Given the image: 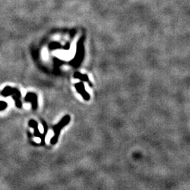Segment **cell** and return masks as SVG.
<instances>
[{
	"instance_id": "7",
	"label": "cell",
	"mask_w": 190,
	"mask_h": 190,
	"mask_svg": "<svg viewBox=\"0 0 190 190\" xmlns=\"http://www.w3.org/2000/svg\"><path fill=\"white\" fill-rule=\"evenodd\" d=\"M73 76H74V78H76V79H79L80 80H81L82 82H86V83L89 84V87H93L92 83H91L90 80H89L88 75H87V74H82L80 72L77 71L74 73Z\"/></svg>"
},
{
	"instance_id": "5",
	"label": "cell",
	"mask_w": 190,
	"mask_h": 190,
	"mask_svg": "<svg viewBox=\"0 0 190 190\" xmlns=\"http://www.w3.org/2000/svg\"><path fill=\"white\" fill-rule=\"evenodd\" d=\"M75 88L77 92L79 93L81 95L82 97H83L85 101H89L90 99V95L88 92H87L86 89H85V85L83 82H80V83H78L75 84Z\"/></svg>"
},
{
	"instance_id": "3",
	"label": "cell",
	"mask_w": 190,
	"mask_h": 190,
	"mask_svg": "<svg viewBox=\"0 0 190 190\" xmlns=\"http://www.w3.org/2000/svg\"><path fill=\"white\" fill-rule=\"evenodd\" d=\"M84 37L80 39L77 44V50L73 59L70 61V64L75 68H78L83 62L84 56H85V46H84Z\"/></svg>"
},
{
	"instance_id": "4",
	"label": "cell",
	"mask_w": 190,
	"mask_h": 190,
	"mask_svg": "<svg viewBox=\"0 0 190 190\" xmlns=\"http://www.w3.org/2000/svg\"><path fill=\"white\" fill-rule=\"evenodd\" d=\"M24 101L27 103H30L33 110H37L38 108V97L34 92H28L24 98Z\"/></svg>"
},
{
	"instance_id": "8",
	"label": "cell",
	"mask_w": 190,
	"mask_h": 190,
	"mask_svg": "<svg viewBox=\"0 0 190 190\" xmlns=\"http://www.w3.org/2000/svg\"><path fill=\"white\" fill-rule=\"evenodd\" d=\"M41 123H42V126H43V130H44V133L41 135V142H40V144L41 146H44V144H45V137H46V133H48V125H47V123H46V121L43 120V119H41Z\"/></svg>"
},
{
	"instance_id": "6",
	"label": "cell",
	"mask_w": 190,
	"mask_h": 190,
	"mask_svg": "<svg viewBox=\"0 0 190 190\" xmlns=\"http://www.w3.org/2000/svg\"><path fill=\"white\" fill-rule=\"evenodd\" d=\"M28 125L30 128H33L34 130V136L35 137H41V133L40 132V130H39V127H38V123H37V121H35L33 119H31V120H29L28 122Z\"/></svg>"
},
{
	"instance_id": "2",
	"label": "cell",
	"mask_w": 190,
	"mask_h": 190,
	"mask_svg": "<svg viewBox=\"0 0 190 190\" xmlns=\"http://www.w3.org/2000/svg\"><path fill=\"white\" fill-rule=\"evenodd\" d=\"M70 116L69 115H66L61 118V120L59 121L57 125H55L53 127L54 130V136L52 137V138L50 140V143L51 145H55L57 143L58 139H59V135H60L61 130L64 128L65 126H66L67 125L70 123Z\"/></svg>"
},
{
	"instance_id": "9",
	"label": "cell",
	"mask_w": 190,
	"mask_h": 190,
	"mask_svg": "<svg viewBox=\"0 0 190 190\" xmlns=\"http://www.w3.org/2000/svg\"><path fill=\"white\" fill-rule=\"evenodd\" d=\"M8 107V104L6 102L0 101V111H2L4 110H5Z\"/></svg>"
},
{
	"instance_id": "1",
	"label": "cell",
	"mask_w": 190,
	"mask_h": 190,
	"mask_svg": "<svg viewBox=\"0 0 190 190\" xmlns=\"http://www.w3.org/2000/svg\"><path fill=\"white\" fill-rule=\"evenodd\" d=\"M1 94L3 96H4V97L11 96L12 97L13 100L15 102L16 107L18 108V109H21L22 108V102L21 100H20L21 93H20V91L18 88L7 86L1 91Z\"/></svg>"
}]
</instances>
